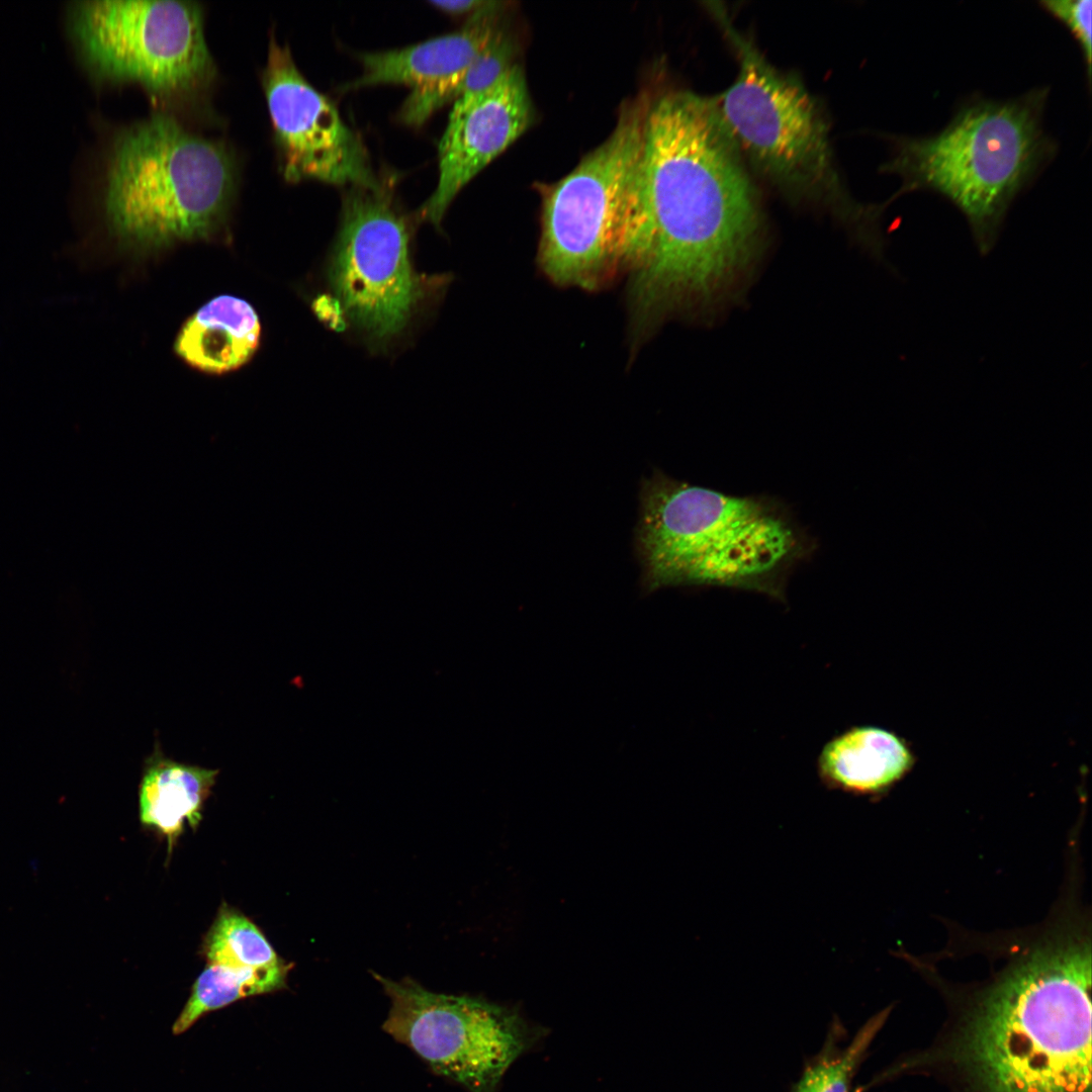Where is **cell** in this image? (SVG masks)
Wrapping results in <instances>:
<instances>
[{
  "label": "cell",
  "mask_w": 1092,
  "mask_h": 1092,
  "mask_svg": "<svg viewBox=\"0 0 1092 1092\" xmlns=\"http://www.w3.org/2000/svg\"><path fill=\"white\" fill-rule=\"evenodd\" d=\"M630 209L638 320L713 305L745 269L758 197L713 97L675 90L649 100Z\"/></svg>",
  "instance_id": "obj_1"
},
{
  "label": "cell",
  "mask_w": 1092,
  "mask_h": 1092,
  "mask_svg": "<svg viewBox=\"0 0 1092 1092\" xmlns=\"http://www.w3.org/2000/svg\"><path fill=\"white\" fill-rule=\"evenodd\" d=\"M517 44L502 27L473 60L451 92L454 106L449 115L453 120L464 113L477 99L493 88L517 64Z\"/></svg>",
  "instance_id": "obj_20"
},
{
  "label": "cell",
  "mask_w": 1092,
  "mask_h": 1092,
  "mask_svg": "<svg viewBox=\"0 0 1092 1092\" xmlns=\"http://www.w3.org/2000/svg\"><path fill=\"white\" fill-rule=\"evenodd\" d=\"M66 23L95 82L133 81L170 100L200 91L215 74L202 10L193 1H75L66 9Z\"/></svg>",
  "instance_id": "obj_8"
},
{
  "label": "cell",
  "mask_w": 1092,
  "mask_h": 1092,
  "mask_svg": "<svg viewBox=\"0 0 1092 1092\" xmlns=\"http://www.w3.org/2000/svg\"><path fill=\"white\" fill-rule=\"evenodd\" d=\"M490 2L483 0H434L430 3L449 14L462 15L469 13L472 15L489 5Z\"/></svg>",
  "instance_id": "obj_23"
},
{
  "label": "cell",
  "mask_w": 1092,
  "mask_h": 1092,
  "mask_svg": "<svg viewBox=\"0 0 1092 1092\" xmlns=\"http://www.w3.org/2000/svg\"><path fill=\"white\" fill-rule=\"evenodd\" d=\"M374 976L391 1002L382 1029L468 1092H495L510 1066L544 1036L509 1007Z\"/></svg>",
  "instance_id": "obj_10"
},
{
  "label": "cell",
  "mask_w": 1092,
  "mask_h": 1092,
  "mask_svg": "<svg viewBox=\"0 0 1092 1092\" xmlns=\"http://www.w3.org/2000/svg\"><path fill=\"white\" fill-rule=\"evenodd\" d=\"M1091 949L1042 942L976 993L901 1068L957 1092H1091Z\"/></svg>",
  "instance_id": "obj_2"
},
{
  "label": "cell",
  "mask_w": 1092,
  "mask_h": 1092,
  "mask_svg": "<svg viewBox=\"0 0 1092 1092\" xmlns=\"http://www.w3.org/2000/svg\"><path fill=\"white\" fill-rule=\"evenodd\" d=\"M533 120L526 79L518 66L459 117L448 121L439 144V179L421 208L439 226L458 192L511 146Z\"/></svg>",
  "instance_id": "obj_13"
},
{
  "label": "cell",
  "mask_w": 1092,
  "mask_h": 1092,
  "mask_svg": "<svg viewBox=\"0 0 1092 1092\" xmlns=\"http://www.w3.org/2000/svg\"><path fill=\"white\" fill-rule=\"evenodd\" d=\"M914 761L906 741L893 731L856 725L833 735L822 746L816 769L828 790L874 797L902 780Z\"/></svg>",
  "instance_id": "obj_14"
},
{
  "label": "cell",
  "mask_w": 1092,
  "mask_h": 1092,
  "mask_svg": "<svg viewBox=\"0 0 1092 1092\" xmlns=\"http://www.w3.org/2000/svg\"><path fill=\"white\" fill-rule=\"evenodd\" d=\"M261 323L245 299L219 295L207 301L182 325L176 354L193 368L211 374L239 369L256 353Z\"/></svg>",
  "instance_id": "obj_15"
},
{
  "label": "cell",
  "mask_w": 1092,
  "mask_h": 1092,
  "mask_svg": "<svg viewBox=\"0 0 1092 1092\" xmlns=\"http://www.w3.org/2000/svg\"><path fill=\"white\" fill-rule=\"evenodd\" d=\"M707 4L738 60L736 79L713 98L744 162L791 201L829 208L858 224L870 242L876 219L870 206L850 198L840 179L816 99L797 76L770 64L720 3Z\"/></svg>",
  "instance_id": "obj_5"
},
{
  "label": "cell",
  "mask_w": 1092,
  "mask_h": 1092,
  "mask_svg": "<svg viewBox=\"0 0 1092 1092\" xmlns=\"http://www.w3.org/2000/svg\"><path fill=\"white\" fill-rule=\"evenodd\" d=\"M311 310L318 322L332 332L344 333L350 327L342 302L333 293L317 294L311 301Z\"/></svg>",
  "instance_id": "obj_22"
},
{
  "label": "cell",
  "mask_w": 1092,
  "mask_h": 1092,
  "mask_svg": "<svg viewBox=\"0 0 1092 1092\" xmlns=\"http://www.w3.org/2000/svg\"><path fill=\"white\" fill-rule=\"evenodd\" d=\"M291 964L270 968H233L208 965L197 977L191 994L173 1024V1033L190 1028L202 1015L250 996L275 992L286 987Z\"/></svg>",
  "instance_id": "obj_17"
},
{
  "label": "cell",
  "mask_w": 1092,
  "mask_h": 1092,
  "mask_svg": "<svg viewBox=\"0 0 1092 1092\" xmlns=\"http://www.w3.org/2000/svg\"><path fill=\"white\" fill-rule=\"evenodd\" d=\"M411 237L407 218L383 188L346 193L328 279L350 326L375 351L401 338L450 281L416 271Z\"/></svg>",
  "instance_id": "obj_9"
},
{
  "label": "cell",
  "mask_w": 1092,
  "mask_h": 1092,
  "mask_svg": "<svg viewBox=\"0 0 1092 1092\" xmlns=\"http://www.w3.org/2000/svg\"><path fill=\"white\" fill-rule=\"evenodd\" d=\"M202 952L208 965L270 968L284 961L261 929L237 909L221 905L206 933Z\"/></svg>",
  "instance_id": "obj_18"
},
{
  "label": "cell",
  "mask_w": 1092,
  "mask_h": 1092,
  "mask_svg": "<svg viewBox=\"0 0 1092 1092\" xmlns=\"http://www.w3.org/2000/svg\"><path fill=\"white\" fill-rule=\"evenodd\" d=\"M262 84L286 180L383 188L360 138L335 104L304 78L289 48L279 44L274 34Z\"/></svg>",
  "instance_id": "obj_11"
},
{
  "label": "cell",
  "mask_w": 1092,
  "mask_h": 1092,
  "mask_svg": "<svg viewBox=\"0 0 1092 1092\" xmlns=\"http://www.w3.org/2000/svg\"><path fill=\"white\" fill-rule=\"evenodd\" d=\"M635 546L643 590L721 586L786 602L793 569L816 541L767 495H733L673 479L644 478Z\"/></svg>",
  "instance_id": "obj_3"
},
{
  "label": "cell",
  "mask_w": 1092,
  "mask_h": 1092,
  "mask_svg": "<svg viewBox=\"0 0 1092 1092\" xmlns=\"http://www.w3.org/2000/svg\"><path fill=\"white\" fill-rule=\"evenodd\" d=\"M503 2L491 1L470 15L464 26L401 49L363 53L358 56L363 72L345 90L396 83L412 87L399 111L405 124L421 125L443 104L461 75L500 28Z\"/></svg>",
  "instance_id": "obj_12"
},
{
  "label": "cell",
  "mask_w": 1092,
  "mask_h": 1092,
  "mask_svg": "<svg viewBox=\"0 0 1092 1092\" xmlns=\"http://www.w3.org/2000/svg\"><path fill=\"white\" fill-rule=\"evenodd\" d=\"M648 104L644 97L624 106L611 135L545 193L540 261L554 282L590 289L626 263Z\"/></svg>",
  "instance_id": "obj_7"
},
{
  "label": "cell",
  "mask_w": 1092,
  "mask_h": 1092,
  "mask_svg": "<svg viewBox=\"0 0 1092 1092\" xmlns=\"http://www.w3.org/2000/svg\"><path fill=\"white\" fill-rule=\"evenodd\" d=\"M889 1010L869 1019L848 1044L839 1048L834 1040L804 1070L792 1092H849L851 1079L871 1042L883 1027Z\"/></svg>",
  "instance_id": "obj_19"
},
{
  "label": "cell",
  "mask_w": 1092,
  "mask_h": 1092,
  "mask_svg": "<svg viewBox=\"0 0 1092 1092\" xmlns=\"http://www.w3.org/2000/svg\"><path fill=\"white\" fill-rule=\"evenodd\" d=\"M1041 7L1067 26L1077 40L1082 53L1087 82H1091L1092 22L1091 0H1044Z\"/></svg>",
  "instance_id": "obj_21"
},
{
  "label": "cell",
  "mask_w": 1092,
  "mask_h": 1092,
  "mask_svg": "<svg viewBox=\"0 0 1092 1092\" xmlns=\"http://www.w3.org/2000/svg\"><path fill=\"white\" fill-rule=\"evenodd\" d=\"M872 206H873V205H872ZM873 208H874V207H873ZM874 211H875V209H874ZM875 213H876V212H875ZM876 215H877V214H876ZM877 217H878V216H877ZM882 241H883V240H882ZM882 245H883V242H882ZM882 245H881V246H880V247H879L878 249L874 250V252H875V253L879 252V251H880V250L882 249V248H881V247H882Z\"/></svg>",
  "instance_id": "obj_24"
},
{
  "label": "cell",
  "mask_w": 1092,
  "mask_h": 1092,
  "mask_svg": "<svg viewBox=\"0 0 1092 1092\" xmlns=\"http://www.w3.org/2000/svg\"><path fill=\"white\" fill-rule=\"evenodd\" d=\"M218 772L168 758L158 745L145 760L139 785L140 820L167 839L169 851L185 825L198 826Z\"/></svg>",
  "instance_id": "obj_16"
},
{
  "label": "cell",
  "mask_w": 1092,
  "mask_h": 1092,
  "mask_svg": "<svg viewBox=\"0 0 1092 1092\" xmlns=\"http://www.w3.org/2000/svg\"><path fill=\"white\" fill-rule=\"evenodd\" d=\"M1048 95L1036 88L1007 100L976 98L934 134L888 136L890 157L880 170L902 181L891 200L916 190L938 193L963 213L987 255L1014 199L1056 155L1043 127Z\"/></svg>",
  "instance_id": "obj_4"
},
{
  "label": "cell",
  "mask_w": 1092,
  "mask_h": 1092,
  "mask_svg": "<svg viewBox=\"0 0 1092 1092\" xmlns=\"http://www.w3.org/2000/svg\"><path fill=\"white\" fill-rule=\"evenodd\" d=\"M235 186L234 160L222 144L155 114L110 142L105 222L119 240L141 247L202 238L224 218Z\"/></svg>",
  "instance_id": "obj_6"
}]
</instances>
